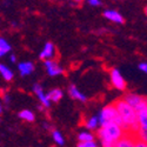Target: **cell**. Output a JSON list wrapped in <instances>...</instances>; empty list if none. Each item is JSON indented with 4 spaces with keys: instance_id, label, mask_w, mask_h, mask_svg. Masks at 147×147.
<instances>
[{
    "instance_id": "1",
    "label": "cell",
    "mask_w": 147,
    "mask_h": 147,
    "mask_svg": "<svg viewBox=\"0 0 147 147\" xmlns=\"http://www.w3.org/2000/svg\"><path fill=\"white\" fill-rule=\"evenodd\" d=\"M113 106L115 107L117 113L122 121V129L125 131V133L131 132L132 134H136L137 131L139 129L136 111L124 99L117 100L113 104Z\"/></svg>"
},
{
    "instance_id": "2",
    "label": "cell",
    "mask_w": 147,
    "mask_h": 147,
    "mask_svg": "<svg viewBox=\"0 0 147 147\" xmlns=\"http://www.w3.org/2000/svg\"><path fill=\"white\" fill-rule=\"evenodd\" d=\"M124 136H125V131L119 125L114 124V122H111V124H107V125L100 127L96 133V137L99 138V140L108 139V140H112L114 142H117Z\"/></svg>"
},
{
    "instance_id": "3",
    "label": "cell",
    "mask_w": 147,
    "mask_h": 147,
    "mask_svg": "<svg viewBox=\"0 0 147 147\" xmlns=\"http://www.w3.org/2000/svg\"><path fill=\"white\" fill-rule=\"evenodd\" d=\"M96 119H98V124H99L100 127H102L107 124H111V122H114V124L119 125L122 128V121H121L120 117L118 115L117 109L113 105L105 106L100 111V113L98 114Z\"/></svg>"
},
{
    "instance_id": "4",
    "label": "cell",
    "mask_w": 147,
    "mask_h": 147,
    "mask_svg": "<svg viewBox=\"0 0 147 147\" xmlns=\"http://www.w3.org/2000/svg\"><path fill=\"white\" fill-rule=\"evenodd\" d=\"M124 100L134 109V111H138L139 108H141L142 106H146L147 105V100L146 98L140 95V94H137V93H128L124 96Z\"/></svg>"
},
{
    "instance_id": "5",
    "label": "cell",
    "mask_w": 147,
    "mask_h": 147,
    "mask_svg": "<svg viewBox=\"0 0 147 147\" xmlns=\"http://www.w3.org/2000/svg\"><path fill=\"white\" fill-rule=\"evenodd\" d=\"M111 81H112V85L119 91H124L126 88V82H125V79L122 78L121 73L117 69V68H113L111 71Z\"/></svg>"
},
{
    "instance_id": "6",
    "label": "cell",
    "mask_w": 147,
    "mask_h": 147,
    "mask_svg": "<svg viewBox=\"0 0 147 147\" xmlns=\"http://www.w3.org/2000/svg\"><path fill=\"white\" fill-rule=\"evenodd\" d=\"M137 142V138L132 133H125V136L121 139H119L114 147H134Z\"/></svg>"
},
{
    "instance_id": "7",
    "label": "cell",
    "mask_w": 147,
    "mask_h": 147,
    "mask_svg": "<svg viewBox=\"0 0 147 147\" xmlns=\"http://www.w3.org/2000/svg\"><path fill=\"white\" fill-rule=\"evenodd\" d=\"M45 67H46V71L47 73L50 74L51 77H57V76H60L61 73L64 72V69L61 68L55 61H52V60H45Z\"/></svg>"
},
{
    "instance_id": "8",
    "label": "cell",
    "mask_w": 147,
    "mask_h": 147,
    "mask_svg": "<svg viewBox=\"0 0 147 147\" xmlns=\"http://www.w3.org/2000/svg\"><path fill=\"white\" fill-rule=\"evenodd\" d=\"M33 92L36 94V96L39 98V100H40V102H41L42 107H46V108H48V107H50V105H51V101L48 100L47 94L44 92V90H42V87L40 86V85L35 84L34 86H33Z\"/></svg>"
},
{
    "instance_id": "9",
    "label": "cell",
    "mask_w": 147,
    "mask_h": 147,
    "mask_svg": "<svg viewBox=\"0 0 147 147\" xmlns=\"http://www.w3.org/2000/svg\"><path fill=\"white\" fill-rule=\"evenodd\" d=\"M54 53H55L54 45L52 42H46L44 50L39 54V58L42 59V60H48V59H51V58L54 57Z\"/></svg>"
},
{
    "instance_id": "10",
    "label": "cell",
    "mask_w": 147,
    "mask_h": 147,
    "mask_svg": "<svg viewBox=\"0 0 147 147\" xmlns=\"http://www.w3.org/2000/svg\"><path fill=\"white\" fill-rule=\"evenodd\" d=\"M104 17L108 20H111L113 22H117V24H124V18L120 13H118L117 11H113V9H108V11H105L104 12Z\"/></svg>"
},
{
    "instance_id": "11",
    "label": "cell",
    "mask_w": 147,
    "mask_h": 147,
    "mask_svg": "<svg viewBox=\"0 0 147 147\" xmlns=\"http://www.w3.org/2000/svg\"><path fill=\"white\" fill-rule=\"evenodd\" d=\"M68 94L71 95V98H73V99H77V100H79V101H81V102H85V101L87 100L86 95H85L84 93H81V92L77 88L76 85H71V86L68 87Z\"/></svg>"
},
{
    "instance_id": "12",
    "label": "cell",
    "mask_w": 147,
    "mask_h": 147,
    "mask_svg": "<svg viewBox=\"0 0 147 147\" xmlns=\"http://www.w3.org/2000/svg\"><path fill=\"white\" fill-rule=\"evenodd\" d=\"M18 67H19V71H20V74H21L22 77L31 74V73L33 72V69H34V65H33V63H31V61L20 63Z\"/></svg>"
},
{
    "instance_id": "13",
    "label": "cell",
    "mask_w": 147,
    "mask_h": 147,
    "mask_svg": "<svg viewBox=\"0 0 147 147\" xmlns=\"http://www.w3.org/2000/svg\"><path fill=\"white\" fill-rule=\"evenodd\" d=\"M64 93L60 88H54L52 91H50L47 93V98L50 101H53V102H58L61 100V98H63Z\"/></svg>"
},
{
    "instance_id": "14",
    "label": "cell",
    "mask_w": 147,
    "mask_h": 147,
    "mask_svg": "<svg viewBox=\"0 0 147 147\" xmlns=\"http://www.w3.org/2000/svg\"><path fill=\"white\" fill-rule=\"evenodd\" d=\"M78 141L79 142H88V141H94V136L88 132V131H84L78 134Z\"/></svg>"
},
{
    "instance_id": "15",
    "label": "cell",
    "mask_w": 147,
    "mask_h": 147,
    "mask_svg": "<svg viewBox=\"0 0 147 147\" xmlns=\"http://www.w3.org/2000/svg\"><path fill=\"white\" fill-rule=\"evenodd\" d=\"M0 74H1L3 78L5 80H7V81L13 79V72H12L8 67H6L5 65H3V64H0Z\"/></svg>"
},
{
    "instance_id": "16",
    "label": "cell",
    "mask_w": 147,
    "mask_h": 147,
    "mask_svg": "<svg viewBox=\"0 0 147 147\" xmlns=\"http://www.w3.org/2000/svg\"><path fill=\"white\" fill-rule=\"evenodd\" d=\"M19 118L25 120V121H28V122H33L35 120V117H34V113L30 109H24L19 113Z\"/></svg>"
},
{
    "instance_id": "17",
    "label": "cell",
    "mask_w": 147,
    "mask_h": 147,
    "mask_svg": "<svg viewBox=\"0 0 147 147\" xmlns=\"http://www.w3.org/2000/svg\"><path fill=\"white\" fill-rule=\"evenodd\" d=\"M52 138H53L54 142L58 146H64L65 145V138L63 137V134H61L58 129H53L52 131Z\"/></svg>"
},
{
    "instance_id": "18",
    "label": "cell",
    "mask_w": 147,
    "mask_h": 147,
    "mask_svg": "<svg viewBox=\"0 0 147 147\" xmlns=\"http://www.w3.org/2000/svg\"><path fill=\"white\" fill-rule=\"evenodd\" d=\"M9 51H11V45L4 38H0V58L4 57Z\"/></svg>"
},
{
    "instance_id": "19",
    "label": "cell",
    "mask_w": 147,
    "mask_h": 147,
    "mask_svg": "<svg viewBox=\"0 0 147 147\" xmlns=\"http://www.w3.org/2000/svg\"><path fill=\"white\" fill-rule=\"evenodd\" d=\"M85 125H86V128H87L88 131H94V129H96L98 126H99L96 117H91L90 119H87V120H86V124H85Z\"/></svg>"
},
{
    "instance_id": "20",
    "label": "cell",
    "mask_w": 147,
    "mask_h": 147,
    "mask_svg": "<svg viewBox=\"0 0 147 147\" xmlns=\"http://www.w3.org/2000/svg\"><path fill=\"white\" fill-rule=\"evenodd\" d=\"M77 147H99L95 141H88V142H79Z\"/></svg>"
},
{
    "instance_id": "21",
    "label": "cell",
    "mask_w": 147,
    "mask_h": 147,
    "mask_svg": "<svg viewBox=\"0 0 147 147\" xmlns=\"http://www.w3.org/2000/svg\"><path fill=\"white\" fill-rule=\"evenodd\" d=\"M100 144H101V147H114V145H115V142H114V141L108 140V139L100 140Z\"/></svg>"
},
{
    "instance_id": "22",
    "label": "cell",
    "mask_w": 147,
    "mask_h": 147,
    "mask_svg": "<svg viewBox=\"0 0 147 147\" xmlns=\"http://www.w3.org/2000/svg\"><path fill=\"white\" fill-rule=\"evenodd\" d=\"M87 3H88L91 6H100V5H101L100 0H87Z\"/></svg>"
},
{
    "instance_id": "23",
    "label": "cell",
    "mask_w": 147,
    "mask_h": 147,
    "mask_svg": "<svg viewBox=\"0 0 147 147\" xmlns=\"http://www.w3.org/2000/svg\"><path fill=\"white\" fill-rule=\"evenodd\" d=\"M139 69L146 73V72H147V64H146V63H140V64H139Z\"/></svg>"
},
{
    "instance_id": "24",
    "label": "cell",
    "mask_w": 147,
    "mask_h": 147,
    "mask_svg": "<svg viewBox=\"0 0 147 147\" xmlns=\"http://www.w3.org/2000/svg\"><path fill=\"white\" fill-rule=\"evenodd\" d=\"M4 100H5V102H9V98H8V95H4Z\"/></svg>"
},
{
    "instance_id": "25",
    "label": "cell",
    "mask_w": 147,
    "mask_h": 147,
    "mask_svg": "<svg viewBox=\"0 0 147 147\" xmlns=\"http://www.w3.org/2000/svg\"><path fill=\"white\" fill-rule=\"evenodd\" d=\"M11 61H12V63H16V55H12L11 57Z\"/></svg>"
},
{
    "instance_id": "26",
    "label": "cell",
    "mask_w": 147,
    "mask_h": 147,
    "mask_svg": "<svg viewBox=\"0 0 147 147\" xmlns=\"http://www.w3.org/2000/svg\"><path fill=\"white\" fill-rule=\"evenodd\" d=\"M1 112H3V106H1V104H0V114H1Z\"/></svg>"
},
{
    "instance_id": "27",
    "label": "cell",
    "mask_w": 147,
    "mask_h": 147,
    "mask_svg": "<svg viewBox=\"0 0 147 147\" xmlns=\"http://www.w3.org/2000/svg\"><path fill=\"white\" fill-rule=\"evenodd\" d=\"M74 1H78L79 3V1H81V0H74Z\"/></svg>"
}]
</instances>
